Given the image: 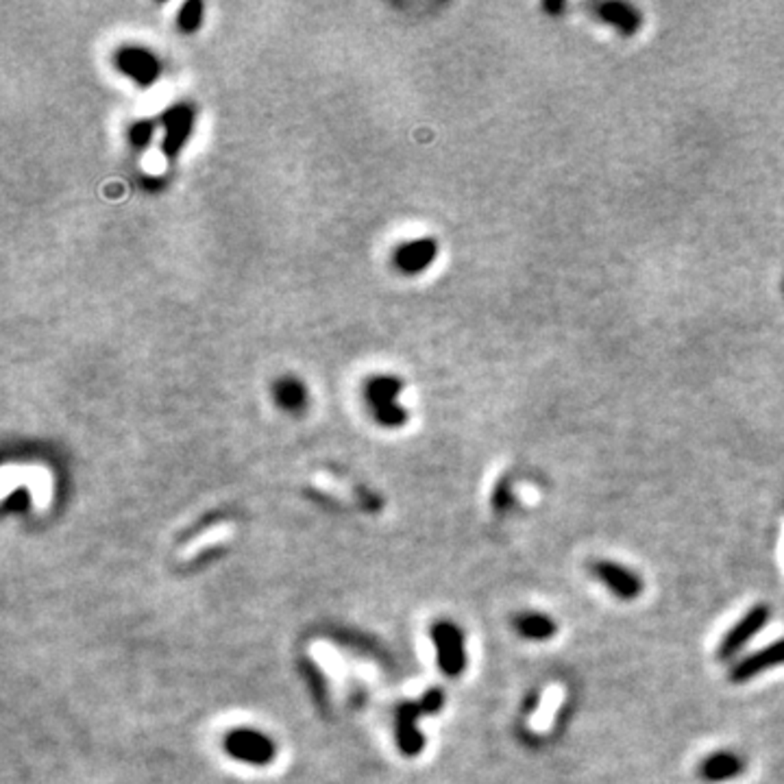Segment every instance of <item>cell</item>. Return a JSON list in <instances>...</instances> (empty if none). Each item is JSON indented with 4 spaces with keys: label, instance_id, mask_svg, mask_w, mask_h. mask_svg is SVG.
<instances>
[{
    "label": "cell",
    "instance_id": "obj_1",
    "mask_svg": "<svg viewBox=\"0 0 784 784\" xmlns=\"http://www.w3.org/2000/svg\"><path fill=\"white\" fill-rule=\"evenodd\" d=\"M771 613L767 605L758 604L752 605L750 610H747L743 617L736 621L735 625H732L730 630L724 634V639H721L719 648H717V658L719 660H732L739 651L745 648L747 643H750L754 636L761 632L762 628L767 625V621H770Z\"/></svg>",
    "mask_w": 784,
    "mask_h": 784
},
{
    "label": "cell",
    "instance_id": "obj_2",
    "mask_svg": "<svg viewBox=\"0 0 784 784\" xmlns=\"http://www.w3.org/2000/svg\"><path fill=\"white\" fill-rule=\"evenodd\" d=\"M431 639H434L438 665H440L442 674L460 675L466 666V651L465 636L457 630V625L440 621L431 628Z\"/></svg>",
    "mask_w": 784,
    "mask_h": 784
},
{
    "label": "cell",
    "instance_id": "obj_3",
    "mask_svg": "<svg viewBox=\"0 0 784 784\" xmlns=\"http://www.w3.org/2000/svg\"><path fill=\"white\" fill-rule=\"evenodd\" d=\"M590 571L614 597L623 599V602H632L643 593V579L632 569L613 562V560H595L590 564Z\"/></svg>",
    "mask_w": 784,
    "mask_h": 784
},
{
    "label": "cell",
    "instance_id": "obj_4",
    "mask_svg": "<svg viewBox=\"0 0 784 784\" xmlns=\"http://www.w3.org/2000/svg\"><path fill=\"white\" fill-rule=\"evenodd\" d=\"M784 665V639L773 640L767 648L754 651V654L745 656L739 663L730 666V674L727 678L735 684H745V682L754 680L756 675L765 674V671L776 669V666Z\"/></svg>",
    "mask_w": 784,
    "mask_h": 784
},
{
    "label": "cell",
    "instance_id": "obj_5",
    "mask_svg": "<svg viewBox=\"0 0 784 784\" xmlns=\"http://www.w3.org/2000/svg\"><path fill=\"white\" fill-rule=\"evenodd\" d=\"M396 392H399V381L390 378L370 379L369 388H366V399H369V405L373 407L375 419L388 427L404 422V410L395 404Z\"/></svg>",
    "mask_w": 784,
    "mask_h": 784
},
{
    "label": "cell",
    "instance_id": "obj_6",
    "mask_svg": "<svg viewBox=\"0 0 784 784\" xmlns=\"http://www.w3.org/2000/svg\"><path fill=\"white\" fill-rule=\"evenodd\" d=\"M225 747L233 758L251 762V765H266L274 756L273 743L264 735H257L256 730H236L227 736Z\"/></svg>",
    "mask_w": 784,
    "mask_h": 784
},
{
    "label": "cell",
    "instance_id": "obj_7",
    "mask_svg": "<svg viewBox=\"0 0 784 784\" xmlns=\"http://www.w3.org/2000/svg\"><path fill=\"white\" fill-rule=\"evenodd\" d=\"M743 771H745V761L735 752H715L706 756L700 765V778L710 784L735 780Z\"/></svg>",
    "mask_w": 784,
    "mask_h": 784
},
{
    "label": "cell",
    "instance_id": "obj_8",
    "mask_svg": "<svg viewBox=\"0 0 784 784\" xmlns=\"http://www.w3.org/2000/svg\"><path fill=\"white\" fill-rule=\"evenodd\" d=\"M118 65L122 73L134 76L137 83L151 85L160 74V61L144 48H125L118 53Z\"/></svg>",
    "mask_w": 784,
    "mask_h": 784
},
{
    "label": "cell",
    "instance_id": "obj_9",
    "mask_svg": "<svg viewBox=\"0 0 784 784\" xmlns=\"http://www.w3.org/2000/svg\"><path fill=\"white\" fill-rule=\"evenodd\" d=\"M514 628H517V632L521 634L523 639L538 640V643L553 639V636H556V632H558L556 621H553L552 617H549V614H544V613L518 614V617L514 619Z\"/></svg>",
    "mask_w": 784,
    "mask_h": 784
},
{
    "label": "cell",
    "instance_id": "obj_10",
    "mask_svg": "<svg viewBox=\"0 0 784 784\" xmlns=\"http://www.w3.org/2000/svg\"><path fill=\"white\" fill-rule=\"evenodd\" d=\"M434 256V244L427 240H416L407 242L405 247H399V251L395 253V264L405 273H416L422 271Z\"/></svg>",
    "mask_w": 784,
    "mask_h": 784
},
{
    "label": "cell",
    "instance_id": "obj_11",
    "mask_svg": "<svg viewBox=\"0 0 784 784\" xmlns=\"http://www.w3.org/2000/svg\"><path fill=\"white\" fill-rule=\"evenodd\" d=\"M274 401L277 405H282L288 412H301L305 404H308V390L299 379L294 378H283L274 384L273 388Z\"/></svg>",
    "mask_w": 784,
    "mask_h": 784
},
{
    "label": "cell",
    "instance_id": "obj_12",
    "mask_svg": "<svg viewBox=\"0 0 784 784\" xmlns=\"http://www.w3.org/2000/svg\"><path fill=\"white\" fill-rule=\"evenodd\" d=\"M190 122H192V114L186 109V107H177V109H172V114L168 116V149L177 151L183 144V140H186V135L190 134Z\"/></svg>",
    "mask_w": 784,
    "mask_h": 784
},
{
    "label": "cell",
    "instance_id": "obj_13",
    "mask_svg": "<svg viewBox=\"0 0 784 784\" xmlns=\"http://www.w3.org/2000/svg\"><path fill=\"white\" fill-rule=\"evenodd\" d=\"M201 4L198 3H190L183 7V12L179 15V24L181 29L186 30H195L198 27V22H201Z\"/></svg>",
    "mask_w": 784,
    "mask_h": 784
}]
</instances>
